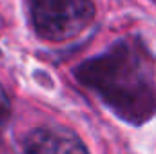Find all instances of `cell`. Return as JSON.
<instances>
[{
  "instance_id": "cell-2",
  "label": "cell",
  "mask_w": 156,
  "mask_h": 154,
  "mask_svg": "<svg viewBox=\"0 0 156 154\" xmlns=\"http://www.w3.org/2000/svg\"><path fill=\"white\" fill-rule=\"evenodd\" d=\"M29 15L40 38L64 42L78 37L94 18L91 0H29Z\"/></svg>"
},
{
  "instance_id": "cell-4",
  "label": "cell",
  "mask_w": 156,
  "mask_h": 154,
  "mask_svg": "<svg viewBox=\"0 0 156 154\" xmlns=\"http://www.w3.org/2000/svg\"><path fill=\"white\" fill-rule=\"evenodd\" d=\"M9 116H11V102H9V96H7L5 89L0 85V132L7 125Z\"/></svg>"
},
{
  "instance_id": "cell-3",
  "label": "cell",
  "mask_w": 156,
  "mask_h": 154,
  "mask_svg": "<svg viewBox=\"0 0 156 154\" xmlns=\"http://www.w3.org/2000/svg\"><path fill=\"white\" fill-rule=\"evenodd\" d=\"M20 154H89L76 134L58 127H40L22 142Z\"/></svg>"
},
{
  "instance_id": "cell-1",
  "label": "cell",
  "mask_w": 156,
  "mask_h": 154,
  "mask_svg": "<svg viewBox=\"0 0 156 154\" xmlns=\"http://www.w3.org/2000/svg\"><path fill=\"white\" fill-rule=\"evenodd\" d=\"M75 76L131 125H144L156 114L154 58L138 37L118 40L102 54L82 62Z\"/></svg>"
}]
</instances>
